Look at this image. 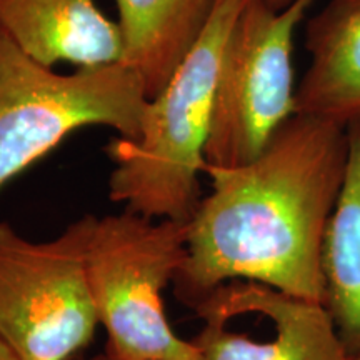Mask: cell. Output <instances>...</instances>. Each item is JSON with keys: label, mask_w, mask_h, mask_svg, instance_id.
Segmentation results:
<instances>
[{"label": "cell", "mask_w": 360, "mask_h": 360, "mask_svg": "<svg viewBox=\"0 0 360 360\" xmlns=\"http://www.w3.org/2000/svg\"><path fill=\"white\" fill-rule=\"evenodd\" d=\"M244 0H215L209 20L165 87L148 98L135 139L105 147L109 197L148 219L188 222L202 199L200 174L225 45Z\"/></svg>", "instance_id": "cell-2"}, {"label": "cell", "mask_w": 360, "mask_h": 360, "mask_svg": "<svg viewBox=\"0 0 360 360\" xmlns=\"http://www.w3.org/2000/svg\"><path fill=\"white\" fill-rule=\"evenodd\" d=\"M89 360H129V359L122 357V355H119L117 352H114V350H112L110 347H107V345H105V349H103L101 354H97L96 357L89 359Z\"/></svg>", "instance_id": "cell-12"}, {"label": "cell", "mask_w": 360, "mask_h": 360, "mask_svg": "<svg viewBox=\"0 0 360 360\" xmlns=\"http://www.w3.org/2000/svg\"><path fill=\"white\" fill-rule=\"evenodd\" d=\"M349 360H360V350H357V352L349 354Z\"/></svg>", "instance_id": "cell-15"}, {"label": "cell", "mask_w": 360, "mask_h": 360, "mask_svg": "<svg viewBox=\"0 0 360 360\" xmlns=\"http://www.w3.org/2000/svg\"><path fill=\"white\" fill-rule=\"evenodd\" d=\"M74 360H85V359H84V357H80V355H79V357H75Z\"/></svg>", "instance_id": "cell-16"}, {"label": "cell", "mask_w": 360, "mask_h": 360, "mask_svg": "<svg viewBox=\"0 0 360 360\" xmlns=\"http://www.w3.org/2000/svg\"><path fill=\"white\" fill-rule=\"evenodd\" d=\"M0 360H20V359L17 357V355L13 354L2 340H0Z\"/></svg>", "instance_id": "cell-13"}, {"label": "cell", "mask_w": 360, "mask_h": 360, "mask_svg": "<svg viewBox=\"0 0 360 360\" xmlns=\"http://www.w3.org/2000/svg\"><path fill=\"white\" fill-rule=\"evenodd\" d=\"M345 164L347 127L299 114L252 162L205 164L210 192L187 222L179 299L193 309L224 283L245 281L326 302L322 247Z\"/></svg>", "instance_id": "cell-1"}, {"label": "cell", "mask_w": 360, "mask_h": 360, "mask_svg": "<svg viewBox=\"0 0 360 360\" xmlns=\"http://www.w3.org/2000/svg\"><path fill=\"white\" fill-rule=\"evenodd\" d=\"M265 2H267L269 6H272L274 8H283L289 6L292 0H265Z\"/></svg>", "instance_id": "cell-14"}, {"label": "cell", "mask_w": 360, "mask_h": 360, "mask_svg": "<svg viewBox=\"0 0 360 360\" xmlns=\"http://www.w3.org/2000/svg\"><path fill=\"white\" fill-rule=\"evenodd\" d=\"M305 25L310 60L295 114L347 127L360 119V0H327Z\"/></svg>", "instance_id": "cell-9"}, {"label": "cell", "mask_w": 360, "mask_h": 360, "mask_svg": "<svg viewBox=\"0 0 360 360\" xmlns=\"http://www.w3.org/2000/svg\"><path fill=\"white\" fill-rule=\"evenodd\" d=\"M315 2L292 0L274 8L265 0H244L220 67L205 147L209 165L252 162L295 115L294 39Z\"/></svg>", "instance_id": "cell-5"}, {"label": "cell", "mask_w": 360, "mask_h": 360, "mask_svg": "<svg viewBox=\"0 0 360 360\" xmlns=\"http://www.w3.org/2000/svg\"><path fill=\"white\" fill-rule=\"evenodd\" d=\"M215 0H115L124 62L155 97L209 20Z\"/></svg>", "instance_id": "cell-10"}, {"label": "cell", "mask_w": 360, "mask_h": 360, "mask_svg": "<svg viewBox=\"0 0 360 360\" xmlns=\"http://www.w3.org/2000/svg\"><path fill=\"white\" fill-rule=\"evenodd\" d=\"M215 290L257 312L265 328L245 330L214 315L199 317L202 328L192 342L200 360H349L323 304L257 282L236 281Z\"/></svg>", "instance_id": "cell-7"}, {"label": "cell", "mask_w": 360, "mask_h": 360, "mask_svg": "<svg viewBox=\"0 0 360 360\" xmlns=\"http://www.w3.org/2000/svg\"><path fill=\"white\" fill-rule=\"evenodd\" d=\"M85 217L84 265L107 347L129 360H200L165 315L162 292L187 257V222L125 210Z\"/></svg>", "instance_id": "cell-3"}, {"label": "cell", "mask_w": 360, "mask_h": 360, "mask_svg": "<svg viewBox=\"0 0 360 360\" xmlns=\"http://www.w3.org/2000/svg\"><path fill=\"white\" fill-rule=\"evenodd\" d=\"M0 30L27 56L79 69L124 62V35L94 0H0Z\"/></svg>", "instance_id": "cell-8"}, {"label": "cell", "mask_w": 360, "mask_h": 360, "mask_svg": "<svg viewBox=\"0 0 360 360\" xmlns=\"http://www.w3.org/2000/svg\"><path fill=\"white\" fill-rule=\"evenodd\" d=\"M147 102L125 62L58 74L0 30V188L79 129L98 125L135 139Z\"/></svg>", "instance_id": "cell-4"}, {"label": "cell", "mask_w": 360, "mask_h": 360, "mask_svg": "<svg viewBox=\"0 0 360 360\" xmlns=\"http://www.w3.org/2000/svg\"><path fill=\"white\" fill-rule=\"evenodd\" d=\"M84 244L85 217L44 242L0 222V340L20 360H74L96 335Z\"/></svg>", "instance_id": "cell-6"}, {"label": "cell", "mask_w": 360, "mask_h": 360, "mask_svg": "<svg viewBox=\"0 0 360 360\" xmlns=\"http://www.w3.org/2000/svg\"><path fill=\"white\" fill-rule=\"evenodd\" d=\"M326 305L347 354L360 350V119L347 125V164L322 247Z\"/></svg>", "instance_id": "cell-11"}]
</instances>
